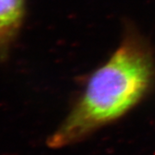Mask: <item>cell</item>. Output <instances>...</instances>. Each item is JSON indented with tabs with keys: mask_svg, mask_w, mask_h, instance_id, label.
Here are the masks:
<instances>
[{
	"mask_svg": "<svg viewBox=\"0 0 155 155\" xmlns=\"http://www.w3.org/2000/svg\"><path fill=\"white\" fill-rule=\"evenodd\" d=\"M155 78L150 47L129 31L107 61L89 78L82 94L54 133L51 148L77 143L121 118L150 91Z\"/></svg>",
	"mask_w": 155,
	"mask_h": 155,
	"instance_id": "1",
	"label": "cell"
},
{
	"mask_svg": "<svg viewBox=\"0 0 155 155\" xmlns=\"http://www.w3.org/2000/svg\"><path fill=\"white\" fill-rule=\"evenodd\" d=\"M26 0H0V61L7 59L21 30Z\"/></svg>",
	"mask_w": 155,
	"mask_h": 155,
	"instance_id": "2",
	"label": "cell"
}]
</instances>
